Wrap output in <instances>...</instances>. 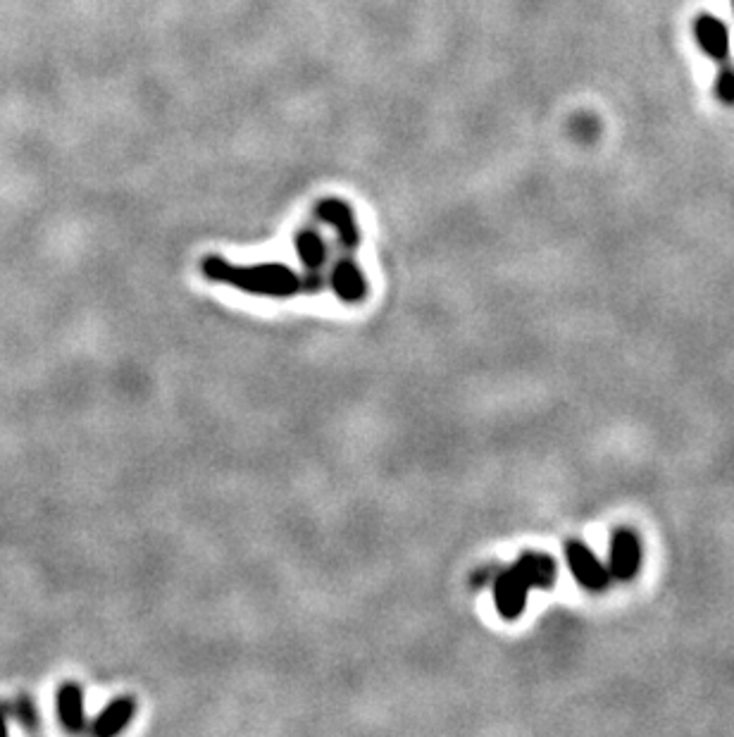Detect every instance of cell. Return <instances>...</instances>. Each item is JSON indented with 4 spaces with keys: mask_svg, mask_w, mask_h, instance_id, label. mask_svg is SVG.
<instances>
[{
    "mask_svg": "<svg viewBox=\"0 0 734 737\" xmlns=\"http://www.w3.org/2000/svg\"><path fill=\"white\" fill-rule=\"evenodd\" d=\"M201 270L210 282L267 299H291L303 291V275L284 263L234 265L227 258L210 253L203 258Z\"/></svg>",
    "mask_w": 734,
    "mask_h": 737,
    "instance_id": "6da1fadb",
    "label": "cell"
},
{
    "mask_svg": "<svg viewBox=\"0 0 734 737\" xmlns=\"http://www.w3.org/2000/svg\"><path fill=\"white\" fill-rule=\"evenodd\" d=\"M558 563L544 551H525L494 580V606L503 621H518L527 609L532 590H551Z\"/></svg>",
    "mask_w": 734,
    "mask_h": 737,
    "instance_id": "7a4b0ae2",
    "label": "cell"
},
{
    "mask_svg": "<svg viewBox=\"0 0 734 737\" xmlns=\"http://www.w3.org/2000/svg\"><path fill=\"white\" fill-rule=\"evenodd\" d=\"M565 561L575 578L587 592H606L611 587L613 575L608 571V566L596 559V554L587 547L582 540H568L565 542Z\"/></svg>",
    "mask_w": 734,
    "mask_h": 737,
    "instance_id": "3957f363",
    "label": "cell"
},
{
    "mask_svg": "<svg viewBox=\"0 0 734 737\" xmlns=\"http://www.w3.org/2000/svg\"><path fill=\"white\" fill-rule=\"evenodd\" d=\"M642 540L630 528H618L611 535V551H608V571L613 580L632 582L642 571Z\"/></svg>",
    "mask_w": 734,
    "mask_h": 737,
    "instance_id": "277c9868",
    "label": "cell"
},
{
    "mask_svg": "<svg viewBox=\"0 0 734 737\" xmlns=\"http://www.w3.org/2000/svg\"><path fill=\"white\" fill-rule=\"evenodd\" d=\"M296 253L298 260L303 263V268H306V275H303V291L317 294V291L325 287L322 270H325L329 260V249L325 239H322V234L310 227L301 229V232L296 234Z\"/></svg>",
    "mask_w": 734,
    "mask_h": 737,
    "instance_id": "5b68a950",
    "label": "cell"
},
{
    "mask_svg": "<svg viewBox=\"0 0 734 737\" xmlns=\"http://www.w3.org/2000/svg\"><path fill=\"white\" fill-rule=\"evenodd\" d=\"M315 215L320 218L325 225H329L337 232L339 244L344 246L348 253H353L360 246V229H358V220L353 208L348 206L344 198H322L317 201L315 206Z\"/></svg>",
    "mask_w": 734,
    "mask_h": 737,
    "instance_id": "8992f818",
    "label": "cell"
},
{
    "mask_svg": "<svg viewBox=\"0 0 734 737\" xmlns=\"http://www.w3.org/2000/svg\"><path fill=\"white\" fill-rule=\"evenodd\" d=\"M327 282H329V287H332L334 294H337V299L341 303H348V306H358V303H363L367 291H370L363 270L358 268V263L353 260L351 253H344V256L334 260Z\"/></svg>",
    "mask_w": 734,
    "mask_h": 737,
    "instance_id": "52a82bcc",
    "label": "cell"
},
{
    "mask_svg": "<svg viewBox=\"0 0 734 737\" xmlns=\"http://www.w3.org/2000/svg\"><path fill=\"white\" fill-rule=\"evenodd\" d=\"M134 714H136L134 697H129V695L117 697L108 706H105L101 714L93 718L91 733L96 735V737L117 735V733H120V730H124V728L129 726V723H132Z\"/></svg>",
    "mask_w": 734,
    "mask_h": 737,
    "instance_id": "ba28073f",
    "label": "cell"
},
{
    "mask_svg": "<svg viewBox=\"0 0 734 737\" xmlns=\"http://www.w3.org/2000/svg\"><path fill=\"white\" fill-rule=\"evenodd\" d=\"M694 32H696V41H699V46L704 48V53L708 55V58H713V60L727 58V53H730V34H727V27L718 20V17L701 15L694 24Z\"/></svg>",
    "mask_w": 734,
    "mask_h": 737,
    "instance_id": "9c48e42d",
    "label": "cell"
},
{
    "mask_svg": "<svg viewBox=\"0 0 734 737\" xmlns=\"http://www.w3.org/2000/svg\"><path fill=\"white\" fill-rule=\"evenodd\" d=\"M58 718L70 733H82V730H86L84 690L77 683H65L58 690Z\"/></svg>",
    "mask_w": 734,
    "mask_h": 737,
    "instance_id": "30bf717a",
    "label": "cell"
},
{
    "mask_svg": "<svg viewBox=\"0 0 734 737\" xmlns=\"http://www.w3.org/2000/svg\"><path fill=\"white\" fill-rule=\"evenodd\" d=\"M8 706H10V716L17 718L22 728L36 730V726H39V716H36L34 702H31L29 695H20L15 699V702L8 704Z\"/></svg>",
    "mask_w": 734,
    "mask_h": 737,
    "instance_id": "8fae6325",
    "label": "cell"
},
{
    "mask_svg": "<svg viewBox=\"0 0 734 737\" xmlns=\"http://www.w3.org/2000/svg\"><path fill=\"white\" fill-rule=\"evenodd\" d=\"M715 89H718L720 101L727 105H734V70L732 67H723V72L718 74V84H715Z\"/></svg>",
    "mask_w": 734,
    "mask_h": 737,
    "instance_id": "7c38bea8",
    "label": "cell"
},
{
    "mask_svg": "<svg viewBox=\"0 0 734 737\" xmlns=\"http://www.w3.org/2000/svg\"><path fill=\"white\" fill-rule=\"evenodd\" d=\"M8 716H10V706L8 704H0V737L8 735Z\"/></svg>",
    "mask_w": 734,
    "mask_h": 737,
    "instance_id": "4fadbf2b",
    "label": "cell"
},
{
    "mask_svg": "<svg viewBox=\"0 0 734 737\" xmlns=\"http://www.w3.org/2000/svg\"><path fill=\"white\" fill-rule=\"evenodd\" d=\"M732 3H734V0H732Z\"/></svg>",
    "mask_w": 734,
    "mask_h": 737,
    "instance_id": "5bb4252c",
    "label": "cell"
}]
</instances>
